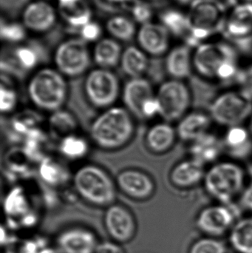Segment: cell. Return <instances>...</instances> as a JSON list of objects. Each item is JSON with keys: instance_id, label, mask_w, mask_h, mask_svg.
Listing matches in <instances>:
<instances>
[{"instance_id": "cell-1", "label": "cell", "mask_w": 252, "mask_h": 253, "mask_svg": "<svg viewBox=\"0 0 252 253\" xmlns=\"http://www.w3.org/2000/svg\"><path fill=\"white\" fill-rule=\"evenodd\" d=\"M228 6L220 0H195L188 7L189 33L183 44L192 49L218 34H223Z\"/></svg>"}, {"instance_id": "cell-2", "label": "cell", "mask_w": 252, "mask_h": 253, "mask_svg": "<svg viewBox=\"0 0 252 253\" xmlns=\"http://www.w3.org/2000/svg\"><path fill=\"white\" fill-rule=\"evenodd\" d=\"M135 132L132 114L121 107H111L99 116L90 126L93 142L105 150L121 148L131 140Z\"/></svg>"}, {"instance_id": "cell-3", "label": "cell", "mask_w": 252, "mask_h": 253, "mask_svg": "<svg viewBox=\"0 0 252 253\" xmlns=\"http://www.w3.org/2000/svg\"><path fill=\"white\" fill-rule=\"evenodd\" d=\"M247 171L231 161L213 164L204 176V188L209 196L223 205L233 204L245 189Z\"/></svg>"}, {"instance_id": "cell-4", "label": "cell", "mask_w": 252, "mask_h": 253, "mask_svg": "<svg viewBox=\"0 0 252 253\" xmlns=\"http://www.w3.org/2000/svg\"><path fill=\"white\" fill-rule=\"evenodd\" d=\"M28 93L31 102L41 111L53 113L62 109L68 97V85L57 70L46 68L30 80Z\"/></svg>"}, {"instance_id": "cell-5", "label": "cell", "mask_w": 252, "mask_h": 253, "mask_svg": "<svg viewBox=\"0 0 252 253\" xmlns=\"http://www.w3.org/2000/svg\"><path fill=\"white\" fill-rule=\"evenodd\" d=\"M72 182L77 193L90 205L108 208L115 202V184L99 167L93 165L81 167L74 174Z\"/></svg>"}, {"instance_id": "cell-6", "label": "cell", "mask_w": 252, "mask_h": 253, "mask_svg": "<svg viewBox=\"0 0 252 253\" xmlns=\"http://www.w3.org/2000/svg\"><path fill=\"white\" fill-rule=\"evenodd\" d=\"M210 116L218 126L226 128L242 126L252 116V100L240 90L217 95L210 105Z\"/></svg>"}, {"instance_id": "cell-7", "label": "cell", "mask_w": 252, "mask_h": 253, "mask_svg": "<svg viewBox=\"0 0 252 253\" xmlns=\"http://www.w3.org/2000/svg\"><path fill=\"white\" fill-rule=\"evenodd\" d=\"M238 50L228 41L207 42L193 50V71L205 80H216L224 64L238 62Z\"/></svg>"}, {"instance_id": "cell-8", "label": "cell", "mask_w": 252, "mask_h": 253, "mask_svg": "<svg viewBox=\"0 0 252 253\" xmlns=\"http://www.w3.org/2000/svg\"><path fill=\"white\" fill-rule=\"evenodd\" d=\"M160 117L164 122H179L187 114L192 105V93L183 81L170 80L160 85L155 93Z\"/></svg>"}, {"instance_id": "cell-9", "label": "cell", "mask_w": 252, "mask_h": 253, "mask_svg": "<svg viewBox=\"0 0 252 253\" xmlns=\"http://www.w3.org/2000/svg\"><path fill=\"white\" fill-rule=\"evenodd\" d=\"M84 91L93 106L108 109L119 96V80L110 70L99 68L90 71L86 77Z\"/></svg>"}, {"instance_id": "cell-10", "label": "cell", "mask_w": 252, "mask_h": 253, "mask_svg": "<svg viewBox=\"0 0 252 253\" xmlns=\"http://www.w3.org/2000/svg\"><path fill=\"white\" fill-rule=\"evenodd\" d=\"M240 212L241 208L234 203H218L206 207L197 216V227L209 237H220L230 232L240 218Z\"/></svg>"}, {"instance_id": "cell-11", "label": "cell", "mask_w": 252, "mask_h": 253, "mask_svg": "<svg viewBox=\"0 0 252 253\" xmlns=\"http://www.w3.org/2000/svg\"><path fill=\"white\" fill-rule=\"evenodd\" d=\"M57 71L64 77H77L84 74L90 65L87 44L80 39H70L59 44L54 53Z\"/></svg>"}, {"instance_id": "cell-12", "label": "cell", "mask_w": 252, "mask_h": 253, "mask_svg": "<svg viewBox=\"0 0 252 253\" xmlns=\"http://www.w3.org/2000/svg\"><path fill=\"white\" fill-rule=\"evenodd\" d=\"M223 36L235 47H247L252 42V3L238 2L228 12Z\"/></svg>"}, {"instance_id": "cell-13", "label": "cell", "mask_w": 252, "mask_h": 253, "mask_svg": "<svg viewBox=\"0 0 252 253\" xmlns=\"http://www.w3.org/2000/svg\"><path fill=\"white\" fill-rule=\"evenodd\" d=\"M104 224L109 237L117 243L131 242L137 232V224L132 212L121 205L108 207L104 216Z\"/></svg>"}, {"instance_id": "cell-14", "label": "cell", "mask_w": 252, "mask_h": 253, "mask_svg": "<svg viewBox=\"0 0 252 253\" xmlns=\"http://www.w3.org/2000/svg\"><path fill=\"white\" fill-rule=\"evenodd\" d=\"M116 183L124 194L135 200H146L155 193L153 180L149 175L139 169L121 171L117 176Z\"/></svg>"}, {"instance_id": "cell-15", "label": "cell", "mask_w": 252, "mask_h": 253, "mask_svg": "<svg viewBox=\"0 0 252 253\" xmlns=\"http://www.w3.org/2000/svg\"><path fill=\"white\" fill-rule=\"evenodd\" d=\"M172 36L161 23L148 22L137 32L139 47L146 54L161 56L168 53Z\"/></svg>"}, {"instance_id": "cell-16", "label": "cell", "mask_w": 252, "mask_h": 253, "mask_svg": "<svg viewBox=\"0 0 252 253\" xmlns=\"http://www.w3.org/2000/svg\"><path fill=\"white\" fill-rule=\"evenodd\" d=\"M56 241L57 248L63 253H95L99 244L96 235L83 227L67 229Z\"/></svg>"}, {"instance_id": "cell-17", "label": "cell", "mask_w": 252, "mask_h": 253, "mask_svg": "<svg viewBox=\"0 0 252 253\" xmlns=\"http://www.w3.org/2000/svg\"><path fill=\"white\" fill-rule=\"evenodd\" d=\"M56 21V12L54 7L43 0L30 3L22 13L24 26L33 32H46L53 28Z\"/></svg>"}, {"instance_id": "cell-18", "label": "cell", "mask_w": 252, "mask_h": 253, "mask_svg": "<svg viewBox=\"0 0 252 253\" xmlns=\"http://www.w3.org/2000/svg\"><path fill=\"white\" fill-rule=\"evenodd\" d=\"M205 166L189 158L178 162L170 172V181L175 187L181 190L190 189L203 182Z\"/></svg>"}, {"instance_id": "cell-19", "label": "cell", "mask_w": 252, "mask_h": 253, "mask_svg": "<svg viewBox=\"0 0 252 253\" xmlns=\"http://www.w3.org/2000/svg\"><path fill=\"white\" fill-rule=\"evenodd\" d=\"M152 84L143 77L130 79L123 90L125 108L138 118L142 119V108L147 99L155 96Z\"/></svg>"}, {"instance_id": "cell-20", "label": "cell", "mask_w": 252, "mask_h": 253, "mask_svg": "<svg viewBox=\"0 0 252 253\" xmlns=\"http://www.w3.org/2000/svg\"><path fill=\"white\" fill-rule=\"evenodd\" d=\"M193 49L185 44H179L169 50L165 59V69L172 80L183 81L193 71Z\"/></svg>"}, {"instance_id": "cell-21", "label": "cell", "mask_w": 252, "mask_h": 253, "mask_svg": "<svg viewBox=\"0 0 252 253\" xmlns=\"http://www.w3.org/2000/svg\"><path fill=\"white\" fill-rule=\"evenodd\" d=\"M189 150L190 158L205 166L217 162L224 148L222 139L210 131L190 143Z\"/></svg>"}, {"instance_id": "cell-22", "label": "cell", "mask_w": 252, "mask_h": 253, "mask_svg": "<svg viewBox=\"0 0 252 253\" xmlns=\"http://www.w3.org/2000/svg\"><path fill=\"white\" fill-rule=\"evenodd\" d=\"M178 123V138L185 142L192 143L210 132L213 120L210 114L195 111L188 113Z\"/></svg>"}, {"instance_id": "cell-23", "label": "cell", "mask_w": 252, "mask_h": 253, "mask_svg": "<svg viewBox=\"0 0 252 253\" xmlns=\"http://www.w3.org/2000/svg\"><path fill=\"white\" fill-rule=\"evenodd\" d=\"M222 141L225 151L234 159H247L252 153V138L248 128L245 126L227 128Z\"/></svg>"}, {"instance_id": "cell-24", "label": "cell", "mask_w": 252, "mask_h": 253, "mask_svg": "<svg viewBox=\"0 0 252 253\" xmlns=\"http://www.w3.org/2000/svg\"><path fill=\"white\" fill-rule=\"evenodd\" d=\"M178 135L170 123H157L150 126L146 134V144L152 153L163 154L170 151L176 144Z\"/></svg>"}, {"instance_id": "cell-25", "label": "cell", "mask_w": 252, "mask_h": 253, "mask_svg": "<svg viewBox=\"0 0 252 253\" xmlns=\"http://www.w3.org/2000/svg\"><path fill=\"white\" fill-rule=\"evenodd\" d=\"M59 10L64 20L71 27L81 29L91 22V10L84 0H59Z\"/></svg>"}, {"instance_id": "cell-26", "label": "cell", "mask_w": 252, "mask_h": 253, "mask_svg": "<svg viewBox=\"0 0 252 253\" xmlns=\"http://www.w3.org/2000/svg\"><path fill=\"white\" fill-rule=\"evenodd\" d=\"M4 212L7 221L13 226H21L22 221L34 214L31 211L26 196L21 189H14L5 198L4 204Z\"/></svg>"}, {"instance_id": "cell-27", "label": "cell", "mask_w": 252, "mask_h": 253, "mask_svg": "<svg viewBox=\"0 0 252 253\" xmlns=\"http://www.w3.org/2000/svg\"><path fill=\"white\" fill-rule=\"evenodd\" d=\"M120 65L130 79L140 78L147 70L149 59L140 47L130 46L122 52Z\"/></svg>"}, {"instance_id": "cell-28", "label": "cell", "mask_w": 252, "mask_h": 253, "mask_svg": "<svg viewBox=\"0 0 252 253\" xmlns=\"http://www.w3.org/2000/svg\"><path fill=\"white\" fill-rule=\"evenodd\" d=\"M121 55V47L116 40L103 39L94 47L93 60L99 68L109 70L120 64Z\"/></svg>"}, {"instance_id": "cell-29", "label": "cell", "mask_w": 252, "mask_h": 253, "mask_svg": "<svg viewBox=\"0 0 252 253\" xmlns=\"http://www.w3.org/2000/svg\"><path fill=\"white\" fill-rule=\"evenodd\" d=\"M229 241L237 253H252V214L236 221L229 233Z\"/></svg>"}, {"instance_id": "cell-30", "label": "cell", "mask_w": 252, "mask_h": 253, "mask_svg": "<svg viewBox=\"0 0 252 253\" xmlns=\"http://www.w3.org/2000/svg\"><path fill=\"white\" fill-rule=\"evenodd\" d=\"M160 23L172 37L184 40L189 33L187 14L178 8H168L161 12Z\"/></svg>"}, {"instance_id": "cell-31", "label": "cell", "mask_w": 252, "mask_h": 253, "mask_svg": "<svg viewBox=\"0 0 252 253\" xmlns=\"http://www.w3.org/2000/svg\"><path fill=\"white\" fill-rule=\"evenodd\" d=\"M49 126L52 133L61 139L74 133L77 123L72 114L61 109L53 113L49 120Z\"/></svg>"}, {"instance_id": "cell-32", "label": "cell", "mask_w": 252, "mask_h": 253, "mask_svg": "<svg viewBox=\"0 0 252 253\" xmlns=\"http://www.w3.org/2000/svg\"><path fill=\"white\" fill-rule=\"evenodd\" d=\"M89 146L85 138L75 133L67 135L61 138L59 142V151L67 159H81L88 152Z\"/></svg>"}, {"instance_id": "cell-33", "label": "cell", "mask_w": 252, "mask_h": 253, "mask_svg": "<svg viewBox=\"0 0 252 253\" xmlns=\"http://www.w3.org/2000/svg\"><path fill=\"white\" fill-rule=\"evenodd\" d=\"M39 175L43 181L51 185H59L68 178V172L63 165L56 159H43L39 168Z\"/></svg>"}, {"instance_id": "cell-34", "label": "cell", "mask_w": 252, "mask_h": 253, "mask_svg": "<svg viewBox=\"0 0 252 253\" xmlns=\"http://www.w3.org/2000/svg\"><path fill=\"white\" fill-rule=\"evenodd\" d=\"M108 33L115 40L130 41L136 34V25L133 21L123 16H115L107 22Z\"/></svg>"}, {"instance_id": "cell-35", "label": "cell", "mask_w": 252, "mask_h": 253, "mask_svg": "<svg viewBox=\"0 0 252 253\" xmlns=\"http://www.w3.org/2000/svg\"><path fill=\"white\" fill-rule=\"evenodd\" d=\"M189 253H226V247L217 238H201L194 242Z\"/></svg>"}, {"instance_id": "cell-36", "label": "cell", "mask_w": 252, "mask_h": 253, "mask_svg": "<svg viewBox=\"0 0 252 253\" xmlns=\"http://www.w3.org/2000/svg\"><path fill=\"white\" fill-rule=\"evenodd\" d=\"M25 27L16 22H4L1 21V37L10 42H19L25 39Z\"/></svg>"}, {"instance_id": "cell-37", "label": "cell", "mask_w": 252, "mask_h": 253, "mask_svg": "<svg viewBox=\"0 0 252 253\" xmlns=\"http://www.w3.org/2000/svg\"><path fill=\"white\" fill-rule=\"evenodd\" d=\"M15 57L24 69L34 68L38 62L36 52L28 46L18 47L15 51Z\"/></svg>"}, {"instance_id": "cell-38", "label": "cell", "mask_w": 252, "mask_h": 253, "mask_svg": "<svg viewBox=\"0 0 252 253\" xmlns=\"http://www.w3.org/2000/svg\"><path fill=\"white\" fill-rule=\"evenodd\" d=\"M239 87V90L252 100V64L241 68L235 83Z\"/></svg>"}, {"instance_id": "cell-39", "label": "cell", "mask_w": 252, "mask_h": 253, "mask_svg": "<svg viewBox=\"0 0 252 253\" xmlns=\"http://www.w3.org/2000/svg\"><path fill=\"white\" fill-rule=\"evenodd\" d=\"M18 97L16 91L7 85H1V105L0 109L1 113L7 114L11 112L17 105Z\"/></svg>"}, {"instance_id": "cell-40", "label": "cell", "mask_w": 252, "mask_h": 253, "mask_svg": "<svg viewBox=\"0 0 252 253\" xmlns=\"http://www.w3.org/2000/svg\"><path fill=\"white\" fill-rule=\"evenodd\" d=\"M131 13L134 20L142 24V25L150 22L152 19V8L147 3L143 1L135 3L132 7Z\"/></svg>"}, {"instance_id": "cell-41", "label": "cell", "mask_w": 252, "mask_h": 253, "mask_svg": "<svg viewBox=\"0 0 252 253\" xmlns=\"http://www.w3.org/2000/svg\"><path fill=\"white\" fill-rule=\"evenodd\" d=\"M80 34L81 40H84L85 42L97 41L102 35V28L96 22H90L81 28Z\"/></svg>"}, {"instance_id": "cell-42", "label": "cell", "mask_w": 252, "mask_h": 253, "mask_svg": "<svg viewBox=\"0 0 252 253\" xmlns=\"http://www.w3.org/2000/svg\"><path fill=\"white\" fill-rule=\"evenodd\" d=\"M155 116H160V106L155 95L147 99L142 106V119H152Z\"/></svg>"}, {"instance_id": "cell-43", "label": "cell", "mask_w": 252, "mask_h": 253, "mask_svg": "<svg viewBox=\"0 0 252 253\" xmlns=\"http://www.w3.org/2000/svg\"><path fill=\"white\" fill-rule=\"evenodd\" d=\"M239 207L241 209L252 214V181L245 187L240 196Z\"/></svg>"}, {"instance_id": "cell-44", "label": "cell", "mask_w": 252, "mask_h": 253, "mask_svg": "<svg viewBox=\"0 0 252 253\" xmlns=\"http://www.w3.org/2000/svg\"><path fill=\"white\" fill-rule=\"evenodd\" d=\"M95 253H126L120 244L113 242H105L98 245Z\"/></svg>"}, {"instance_id": "cell-45", "label": "cell", "mask_w": 252, "mask_h": 253, "mask_svg": "<svg viewBox=\"0 0 252 253\" xmlns=\"http://www.w3.org/2000/svg\"><path fill=\"white\" fill-rule=\"evenodd\" d=\"M39 253H63L58 248H51L47 246L43 249Z\"/></svg>"}, {"instance_id": "cell-46", "label": "cell", "mask_w": 252, "mask_h": 253, "mask_svg": "<svg viewBox=\"0 0 252 253\" xmlns=\"http://www.w3.org/2000/svg\"><path fill=\"white\" fill-rule=\"evenodd\" d=\"M175 1H176L178 4H180V5L187 6V7H189L195 0H175Z\"/></svg>"}, {"instance_id": "cell-47", "label": "cell", "mask_w": 252, "mask_h": 253, "mask_svg": "<svg viewBox=\"0 0 252 253\" xmlns=\"http://www.w3.org/2000/svg\"><path fill=\"white\" fill-rule=\"evenodd\" d=\"M220 1H223L224 4H226L229 8L233 7L237 3H238V0H220Z\"/></svg>"}, {"instance_id": "cell-48", "label": "cell", "mask_w": 252, "mask_h": 253, "mask_svg": "<svg viewBox=\"0 0 252 253\" xmlns=\"http://www.w3.org/2000/svg\"><path fill=\"white\" fill-rule=\"evenodd\" d=\"M247 173L248 174L249 177L251 178V181H252V162L250 164L247 168Z\"/></svg>"}, {"instance_id": "cell-49", "label": "cell", "mask_w": 252, "mask_h": 253, "mask_svg": "<svg viewBox=\"0 0 252 253\" xmlns=\"http://www.w3.org/2000/svg\"><path fill=\"white\" fill-rule=\"evenodd\" d=\"M108 1L113 3H127L134 1V0H108Z\"/></svg>"}, {"instance_id": "cell-50", "label": "cell", "mask_w": 252, "mask_h": 253, "mask_svg": "<svg viewBox=\"0 0 252 253\" xmlns=\"http://www.w3.org/2000/svg\"><path fill=\"white\" fill-rule=\"evenodd\" d=\"M247 128H248L249 131H250V135H251L252 138V116L251 118L250 119V120H249V126Z\"/></svg>"}, {"instance_id": "cell-51", "label": "cell", "mask_w": 252, "mask_h": 253, "mask_svg": "<svg viewBox=\"0 0 252 253\" xmlns=\"http://www.w3.org/2000/svg\"><path fill=\"white\" fill-rule=\"evenodd\" d=\"M238 2L252 3V0H238Z\"/></svg>"}, {"instance_id": "cell-52", "label": "cell", "mask_w": 252, "mask_h": 253, "mask_svg": "<svg viewBox=\"0 0 252 253\" xmlns=\"http://www.w3.org/2000/svg\"><path fill=\"white\" fill-rule=\"evenodd\" d=\"M154 1H159V0H154Z\"/></svg>"}]
</instances>
